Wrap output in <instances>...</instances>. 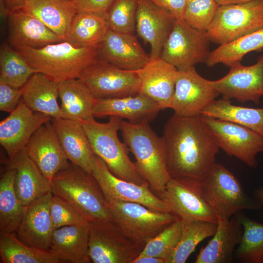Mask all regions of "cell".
<instances>
[{"label": "cell", "instance_id": "7bdbcfd3", "mask_svg": "<svg viewBox=\"0 0 263 263\" xmlns=\"http://www.w3.org/2000/svg\"><path fill=\"white\" fill-rule=\"evenodd\" d=\"M50 214L54 229L89 222L73 205L54 194L50 202Z\"/></svg>", "mask_w": 263, "mask_h": 263}, {"label": "cell", "instance_id": "4dcf8cb0", "mask_svg": "<svg viewBox=\"0 0 263 263\" xmlns=\"http://www.w3.org/2000/svg\"><path fill=\"white\" fill-rule=\"evenodd\" d=\"M62 118L80 123L94 119L93 108L96 99L79 79L58 83Z\"/></svg>", "mask_w": 263, "mask_h": 263}, {"label": "cell", "instance_id": "74e56055", "mask_svg": "<svg viewBox=\"0 0 263 263\" xmlns=\"http://www.w3.org/2000/svg\"><path fill=\"white\" fill-rule=\"evenodd\" d=\"M181 236L178 243L169 258L167 263H184L204 239L213 236L217 224L202 221H182Z\"/></svg>", "mask_w": 263, "mask_h": 263}, {"label": "cell", "instance_id": "ba28073f", "mask_svg": "<svg viewBox=\"0 0 263 263\" xmlns=\"http://www.w3.org/2000/svg\"><path fill=\"white\" fill-rule=\"evenodd\" d=\"M263 28V0L219 5L207 31L211 42L226 44Z\"/></svg>", "mask_w": 263, "mask_h": 263}, {"label": "cell", "instance_id": "f907efd6", "mask_svg": "<svg viewBox=\"0 0 263 263\" xmlns=\"http://www.w3.org/2000/svg\"><path fill=\"white\" fill-rule=\"evenodd\" d=\"M251 0H216L219 5L242 3Z\"/></svg>", "mask_w": 263, "mask_h": 263}, {"label": "cell", "instance_id": "7c38bea8", "mask_svg": "<svg viewBox=\"0 0 263 263\" xmlns=\"http://www.w3.org/2000/svg\"><path fill=\"white\" fill-rule=\"evenodd\" d=\"M202 116L214 134L220 149L227 155L238 158L248 167H257L256 156L259 153L263 152V137L239 124Z\"/></svg>", "mask_w": 263, "mask_h": 263}, {"label": "cell", "instance_id": "277c9868", "mask_svg": "<svg viewBox=\"0 0 263 263\" xmlns=\"http://www.w3.org/2000/svg\"><path fill=\"white\" fill-rule=\"evenodd\" d=\"M120 131L124 143L133 154L137 168L156 195L171 179L168 170L161 137L148 122L132 124L122 120Z\"/></svg>", "mask_w": 263, "mask_h": 263}, {"label": "cell", "instance_id": "4316f807", "mask_svg": "<svg viewBox=\"0 0 263 263\" xmlns=\"http://www.w3.org/2000/svg\"><path fill=\"white\" fill-rule=\"evenodd\" d=\"M51 122L69 161L91 172L94 153L82 124L63 118Z\"/></svg>", "mask_w": 263, "mask_h": 263}, {"label": "cell", "instance_id": "f6af8a7d", "mask_svg": "<svg viewBox=\"0 0 263 263\" xmlns=\"http://www.w3.org/2000/svg\"><path fill=\"white\" fill-rule=\"evenodd\" d=\"M113 0H75L78 12H84L103 16L105 15Z\"/></svg>", "mask_w": 263, "mask_h": 263}, {"label": "cell", "instance_id": "d4e9b609", "mask_svg": "<svg viewBox=\"0 0 263 263\" xmlns=\"http://www.w3.org/2000/svg\"><path fill=\"white\" fill-rule=\"evenodd\" d=\"M17 170L14 188L20 202L25 206L51 191V182L28 155L25 148L9 159L7 169Z\"/></svg>", "mask_w": 263, "mask_h": 263}, {"label": "cell", "instance_id": "9a60e30c", "mask_svg": "<svg viewBox=\"0 0 263 263\" xmlns=\"http://www.w3.org/2000/svg\"><path fill=\"white\" fill-rule=\"evenodd\" d=\"M220 95L211 80L201 76L194 67L178 70L170 109L182 116L201 114Z\"/></svg>", "mask_w": 263, "mask_h": 263}, {"label": "cell", "instance_id": "44dd1931", "mask_svg": "<svg viewBox=\"0 0 263 263\" xmlns=\"http://www.w3.org/2000/svg\"><path fill=\"white\" fill-rule=\"evenodd\" d=\"M175 19L150 0H139L136 17L138 36L150 46V57L160 56L173 28Z\"/></svg>", "mask_w": 263, "mask_h": 263}, {"label": "cell", "instance_id": "f1b7e54d", "mask_svg": "<svg viewBox=\"0 0 263 263\" xmlns=\"http://www.w3.org/2000/svg\"><path fill=\"white\" fill-rule=\"evenodd\" d=\"M22 9L63 39L77 10L70 0H27Z\"/></svg>", "mask_w": 263, "mask_h": 263}, {"label": "cell", "instance_id": "f35d334b", "mask_svg": "<svg viewBox=\"0 0 263 263\" xmlns=\"http://www.w3.org/2000/svg\"><path fill=\"white\" fill-rule=\"evenodd\" d=\"M36 71L15 49L2 44L0 50V79L21 88Z\"/></svg>", "mask_w": 263, "mask_h": 263}, {"label": "cell", "instance_id": "ee69618b", "mask_svg": "<svg viewBox=\"0 0 263 263\" xmlns=\"http://www.w3.org/2000/svg\"><path fill=\"white\" fill-rule=\"evenodd\" d=\"M22 98L21 88L15 87L0 79V110L11 113Z\"/></svg>", "mask_w": 263, "mask_h": 263}, {"label": "cell", "instance_id": "e575fe53", "mask_svg": "<svg viewBox=\"0 0 263 263\" xmlns=\"http://www.w3.org/2000/svg\"><path fill=\"white\" fill-rule=\"evenodd\" d=\"M17 170L7 169L0 180V231L16 232L27 206L19 201L14 188Z\"/></svg>", "mask_w": 263, "mask_h": 263}, {"label": "cell", "instance_id": "484cf974", "mask_svg": "<svg viewBox=\"0 0 263 263\" xmlns=\"http://www.w3.org/2000/svg\"><path fill=\"white\" fill-rule=\"evenodd\" d=\"M217 229L207 244L201 248L195 263H232L233 254L243 233V227L235 215L229 220L217 218Z\"/></svg>", "mask_w": 263, "mask_h": 263}, {"label": "cell", "instance_id": "60d3db41", "mask_svg": "<svg viewBox=\"0 0 263 263\" xmlns=\"http://www.w3.org/2000/svg\"><path fill=\"white\" fill-rule=\"evenodd\" d=\"M182 222L175 220L163 230L150 240L140 254L164 259L166 263L179 240L182 231Z\"/></svg>", "mask_w": 263, "mask_h": 263}, {"label": "cell", "instance_id": "5b68a950", "mask_svg": "<svg viewBox=\"0 0 263 263\" xmlns=\"http://www.w3.org/2000/svg\"><path fill=\"white\" fill-rule=\"evenodd\" d=\"M122 120L120 117L111 116L106 123L93 119L81 123L94 154L105 163L113 174L138 185L148 183L135 163L130 159L127 146L118 138L117 132Z\"/></svg>", "mask_w": 263, "mask_h": 263}, {"label": "cell", "instance_id": "c3c4849f", "mask_svg": "<svg viewBox=\"0 0 263 263\" xmlns=\"http://www.w3.org/2000/svg\"><path fill=\"white\" fill-rule=\"evenodd\" d=\"M132 263H166L164 259L148 255H139Z\"/></svg>", "mask_w": 263, "mask_h": 263}, {"label": "cell", "instance_id": "7a4b0ae2", "mask_svg": "<svg viewBox=\"0 0 263 263\" xmlns=\"http://www.w3.org/2000/svg\"><path fill=\"white\" fill-rule=\"evenodd\" d=\"M98 45L78 47L66 41L39 48L23 47L16 49L37 73L59 83L78 79L98 58Z\"/></svg>", "mask_w": 263, "mask_h": 263}, {"label": "cell", "instance_id": "2e32d148", "mask_svg": "<svg viewBox=\"0 0 263 263\" xmlns=\"http://www.w3.org/2000/svg\"><path fill=\"white\" fill-rule=\"evenodd\" d=\"M211 82L224 99L258 105L263 96V53L252 65L244 66L241 61L233 63L225 76Z\"/></svg>", "mask_w": 263, "mask_h": 263}, {"label": "cell", "instance_id": "ffe728a7", "mask_svg": "<svg viewBox=\"0 0 263 263\" xmlns=\"http://www.w3.org/2000/svg\"><path fill=\"white\" fill-rule=\"evenodd\" d=\"M137 72L140 80L139 93L153 100L162 110L170 109L178 69L161 56H150Z\"/></svg>", "mask_w": 263, "mask_h": 263}, {"label": "cell", "instance_id": "b9f144b4", "mask_svg": "<svg viewBox=\"0 0 263 263\" xmlns=\"http://www.w3.org/2000/svg\"><path fill=\"white\" fill-rule=\"evenodd\" d=\"M219 6L216 0H188L183 19L190 26L207 32Z\"/></svg>", "mask_w": 263, "mask_h": 263}, {"label": "cell", "instance_id": "6da1fadb", "mask_svg": "<svg viewBox=\"0 0 263 263\" xmlns=\"http://www.w3.org/2000/svg\"><path fill=\"white\" fill-rule=\"evenodd\" d=\"M161 137L171 179L200 183L207 178L220 148L201 114L174 113L166 123Z\"/></svg>", "mask_w": 263, "mask_h": 263}, {"label": "cell", "instance_id": "e0dca14e", "mask_svg": "<svg viewBox=\"0 0 263 263\" xmlns=\"http://www.w3.org/2000/svg\"><path fill=\"white\" fill-rule=\"evenodd\" d=\"M52 118L34 112L22 98L14 111L0 122V144L12 159L24 148L34 132Z\"/></svg>", "mask_w": 263, "mask_h": 263}, {"label": "cell", "instance_id": "ab89813d", "mask_svg": "<svg viewBox=\"0 0 263 263\" xmlns=\"http://www.w3.org/2000/svg\"><path fill=\"white\" fill-rule=\"evenodd\" d=\"M139 0H113L106 15L110 29L123 33H134Z\"/></svg>", "mask_w": 263, "mask_h": 263}, {"label": "cell", "instance_id": "ac0fdd59", "mask_svg": "<svg viewBox=\"0 0 263 263\" xmlns=\"http://www.w3.org/2000/svg\"><path fill=\"white\" fill-rule=\"evenodd\" d=\"M25 149L43 175L51 182L57 173L70 163L51 120L42 124L34 132Z\"/></svg>", "mask_w": 263, "mask_h": 263}, {"label": "cell", "instance_id": "1f68e13d", "mask_svg": "<svg viewBox=\"0 0 263 263\" xmlns=\"http://www.w3.org/2000/svg\"><path fill=\"white\" fill-rule=\"evenodd\" d=\"M201 114L239 124L263 137V108L236 106L231 100L222 98L215 100Z\"/></svg>", "mask_w": 263, "mask_h": 263}, {"label": "cell", "instance_id": "816d5d0a", "mask_svg": "<svg viewBox=\"0 0 263 263\" xmlns=\"http://www.w3.org/2000/svg\"><path fill=\"white\" fill-rule=\"evenodd\" d=\"M72 0V1H75V0Z\"/></svg>", "mask_w": 263, "mask_h": 263}, {"label": "cell", "instance_id": "cb8c5ba5", "mask_svg": "<svg viewBox=\"0 0 263 263\" xmlns=\"http://www.w3.org/2000/svg\"><path fill=\"white\" fill-rule=\"evenodd\" d=\"M162 110L159 106L146 95L138 94L120 98L96 99L94 117L116 116L132 124L150 122Z\"/></svg>", "mask_w": 263, "mask_h": 263}, {"label": "cell", "instance_id": "9c48e42d", "mask_svg": "<svg viewBox=\"0 0 263 263\" xmlns=\"http://www.w3.org/2000/svg\"><path fill=\"white\" fill-rule=\"evenodd\" d=\"M89 222V255L94 263H132L144 247L125 236L113 220Z\"/></svg>", "mask_w": 263, "mask_h": 263}, {"label": "cell", "instance_id": "8d00e7d4", "mask_svg": "<svg viewBox=\"0 0 263 263\" xmlns=\"http://www.w3.org/2000/svg\"><path fill=\"white\" fill-rule=\"evenodd\" d=\"M243 227L241 241L234 253L242 263H263V224L256 222L243 211L235 215Z\"/></svg>", "mask_w": 263, "mask_h": 263}, {"label": "cell", "instance_id": "d590c367", "mask_svg": "<svg viewBox=\"0 0 263 263\" xmlns=\"http://www.w3.org/2000/svg\"><path fill=\"white\" fill-rule=\"evenodd\" d=\"M263 49V28L230 42L220 45L210 52L206 64L209 67L222 63L230 67L241 61L244 55Z\"/></svg>", "mask_w": 263, "mask_h": 263}, {"label": "cell", "instance_id": "5bb4252c", "mask_svg": "<svg viewBox=\"0 0 263 263\" xmlns=\"http://www.w3.org/2000/svg\"><path fill=\"white\" fill-rule=\"evenodd\" d=\"M200 183L171 179L157 195L169 212L181 221H202L217 224V217L202 196Z\"/></svg>", "mask_w": 263, "mask_h": 263}, {"label": "cell", "instance_id": "52a82bcc", "mask_svg": "<svg viewBox=\"0 0 263 263\" xmlns=\"http://www.w3.org/2000/svg\"><path fill=\"white\" fill-rule=\"evenodd\" d=\"M108 205L113 221L122 233L143 247L175 219L170 212L154 210L135 202L115 201Z\"/></svg>", "mask_w": 263, "mask_h": 263}, {"label": "cell", "instance_id": "bcb514c9", "mask_svg": "<svg viewBox=\"0 0 263 263\" xmlns=\"http://www.w3.org/2000/svg\"><path fill=\"white\" fill-rule=\"evenodd\" d=\"M158 6L169 11L175 20H184L188 0H150Z\"/></svg>", "mask_w": 263, "mask_h": 263}, {"label": "cell", "instance_id": "4fadbf2b", "mask_svg": "<svg viewBox=\"0 0 263 263\" xmlns=\"http://www.w3.org/2000/svg\"><path fill=\"white\" fill-rule=\"evenodd\" d=\"M91 173L99 184L108 204L115 201L135 202L154 210L169 212L164 202L150 189L149 183L138 185L118 178L95 154Z\"/></svg>", "mask_w": 263, "mask_h": 263}, {"label": "cell", "instance_id": "7402d4cb", "mask_svg": "<svg viewBox=\"0 0 263 263\" xmlns=\"http://www.w3.org/2000/svg\"><path fill=\"white\" fill-rule=\"evenodd\" d=\"M52 196V192H49L27 206L16 232L19 239L26 245L49 250L54 230L50 214Z\"/></svg>", "mask_w": 263, "mask_h": 263}, {"label": "cell", "instance_id": "8fae6325", "mask_svg": "<svg viewBox=\"0 0 263 263\" xmlns=\"http://www.w3.org/2000/svg\"><path fill=\"white\" fill-rule=\"evenodd\" d=\"M78 79L95 99L123 97L139 92L137 71L123 70L99 59L86 68Z\"/></svg>", "mask_w": 263, "mask_h": 263}, {"label": "cell", "instance_id": "7dc6e473", "mask_svg": "<svg viewBox=\"0 0 263 263\" xmlns=\"http://www.w3.org/2000/svg\"><path fill=\"white\" fill-rule=\"evenodd\" d=\"M27 0H2L3 5L7 14L13 11L21 9L23 8L25 2Z\"/></svg>", "mask_w": 263, "mask_h": 263}, {"label": "cell", "instance_id": "f546056e", "mask_svg": "<svg viewBox=\"0 0 263 263\" xmlns=\"http://www.w3.org/2000/svg\"><path fill=\"white\" fill-rule=\"evenodd\" d=\"M22 99L34 112H39L52 118H62L58 83L45 75L35 73L21 88Z\"/></svg>", "mask_w": 263, "mask_h": 263}, {"label": "cell", "instance_id": "8992f818", "mask_svg": "<svg viewBox=\"0 0 263 263\" xmlns=\"http://www.w3.org/2000/svg\"><path fill=\"white\" fill-rule=\"evenodd\" d=\"M199 191L217 218L229 220L244 210H258L261 205L244 191L237 178L225 167L215 163Z\"/></svg>", "mask_w": 263, "mask_h": 263}, {"label": "cell", "instance_id": "603a6c76", "mask_svg": "<svg viewBox=\"0 0 263 263\" xmlns=\"http://www.w3.org/2000/svg\"><path fill=\"white\" fill-rule=\"evenodd\" d=\"M8 15L9 45L15 50L23 47L39 48L63 41L22 8L11 11Z\"/></svg>", "mask_w": 263, "mask_h": 263}, {"label": "cell", "instance_id": "681fc988", "mask_svg": "<svg viewBox=\"0 0 263 263\" xmlns=\"http://www.w3.org/2000/svg\"><path fill=\"white\" fill-rule=\"evenodd\" d=\"M253 193L254 198L263 207V188L260 187L255 189Z\"/></svg>", "mask_w": 263, "mask_h": 263}, {"label": "cell", "instance_id": "30bf717a", "mask_svg": "<svg viewBox=\"0 0 263 263\" xmlns=\"http://www.w3.org/2000/svg\"><path fill=\"white\" fill-rule=\"evenodd\" d=\"M210 40L206 31L196 29L184 20H175L160 56L178 70L206 63Z\"/></svg>", "mask_w": 263, "mask_h": 263}, {"label": "cell", "instance_id": "d6986e66", "mask_svg": "<svg viewBox=\"0 0 263 263\" xmlns=\"http://www.w3.org/2000/svg\"><path fill=\"white\" fill-rule=\"evenodd\" d=\"M134 33L109 29L98 45V58L120 69L137 71L150 59Z\"/></svg>", "mask_w": 263, "mask_h": 263}, {"label": "cell", "instance_id": "d6a6232c", "mask_svg": "<svg viewBox=\"0 0 263 263\" xmlns=\"http://www.w3.org/2000/svg\"><path fill=\"white\" fill-rule=\"evenodd\" d=\"M109 29L105 16L77 12L63 41L78 47L98 45Z\"/></svg>", "mask_w": 263, "mask_h": 263}, {"label": "cell", "instance_id": "83f0119b", "mask_svg": "<svg viewBox=\"0 0 263 263\" xmlns=\"http://www.w3.org/2000/svg\"><path fill=\"white\" fill-rule=\"evenodd\" d=\"M90 222L54 229L49 250L62 263H90Z\"/></svg>", "mask_w": 263, "mask_h": 263}, {"label": "cell", "instance_id": "836d02e7", "mask_svg": "<svg viewBox=\"0 0 263 263\" xmlns=\"http://www.w3.org/2000/svg\"><path fill=\"white\" fill-rule=\"evenodd\" d=\"M0 256L2 263H61L49 250L26 245L16 232L0 231Z\"/></svg>", "mask_w": 263, "mask_h": 263}, {"label": "cell", "instance_id": "3957f363", "mask_svg": "<svg viewBox=\"0 0 263 263\" xmlns=\"http://www.w3.org/2000/svg\"><path fill=\"white\" fill-rule=\"evenodd\" d=\"M51 183L53 194L71 204L89 221L113 220L101 188L91 172L70 162Z\"/></svg>", "mask_w": 263, "mask_h": 263}]
</instances>
